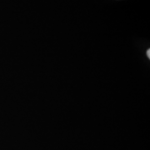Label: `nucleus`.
<instances>
[{
  "mask_svg": "<svg viewBox=\"0 0 150 150\" xmlns=\"http://www.w3.org/2000/svg\"><path fill=\"white\" fill-rule=\"evenodd\" d=\"M147 55H148V58H150V49L148 50V52H147Z\"/></svg>",
  "mask_w": 150,
  "mask_h": 150,
  "instance_id": "1",
  "label": "nucleus"
}]
</instances>
